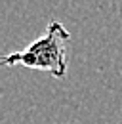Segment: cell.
<instances>
[{
  "instance_id": "cell-1",
  "label": "cell",
  "mask_w": 122,
  "mask_h": 124,
  "mask_svg": "<svg viewBox=\"0 0 122 124\" xmlns=\"http://www.w3.org/2000/svg\"><path fill=\"white\" fill-rule=\"evenodd\" d=\"M71 32L59 21H50L46 32L32 40L27 48L2 57L4 67H27L36 71H46L55 78L67 77V46Z\"/></svg>"
}]
</instances>
